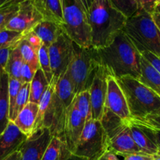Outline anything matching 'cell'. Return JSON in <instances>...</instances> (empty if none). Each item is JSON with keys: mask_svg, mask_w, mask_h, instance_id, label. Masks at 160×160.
<instances>
[{"mask_svg": "<svg viewBox=\"0 0 160 160\" xmlns=\"http://www.w3.org/2000/svg\"><path fill=\"white\" fill-rule=\"evenodd\" d=\"M97 51L100 65L115 79L125 76L140 78L141 54L123 31L108 46Z\"/></svg>", "mask_w": 160, "mask_h": 160, "instance_id": "cell-1", "label": "cell"}, {"mask_svg": "<svg viewBox=\"0 0 160 160\" xmlns=\"http://www.w3.org/2000/svg\"><path fill=\"white\" fill-rule=\"evenodd\" d=\"M91 45L96 49L108 46L123 30L127 21L110 0H93L87 12Z\"/></svg>", "mask_w": 160, "mask_h": 160, "instance_id": "cell-2", "label": "cell"}, {"mask_svg": "<svg viewBox=\"0 0 160 160\" xmlns=\"http://www.w3.org/2000/svg\"><path fill=\"white\" fill-rule=\"evenodd\" d=\"M140 53L150 52L160 58V31L152 14L140 9L127 18L123 30Z\"/></svg>", "mask_w": 160, "mask_h": 160, "instance_id": "cell-3", "label": "cell"}, {"mask_svg": "<svg viewBox=\"0 0 160 160\" xmlns=\"http://www.w3.org/2000/svg\"><path fill=\"white\" fill-rule=\"evenodd\" d=\"M122 90L132 119H143L160 108V96L138 79L125 76L116 79Z\"/></svg>", "mask_w": 160, "mask_h": 160, "instance_id": "cell-4", "label": "cell"}, {"mask_svg": "<svg viewBox=\"0 0 160 160\" xmlns=\"http://www.w3.org/2000/svg\"><path fill=\"white\" fill-rule=\"evenodd\" d=\"M100 66L98 51L93 47L83 48L74 42V53L67 68L75 95L88 91Z\"/></svg>", "mask_w": 160, "mask_h": 160, "instance_id": "cell-5", "label": "cell"}, {"mask_svg": "<svg viewBox=\"0 0 160 160\" xmlns=\"http://www.w3.org/2000/svg\"><path fill=\"white\" fill-rule=\"evenodd\" d=\"M63 31L78 46L91 47V34L87 12L80 0H61Z\"/></svg>", "mask_w": 160, "mask_h": 160, "instance_id": "cell-6", "label": "cell"}, {"mask_svg": "<svg viewBox=\"0 0 160 160\" xmlns=\"http://www.w3.org/2000/svg\"><path fill=\"white\" fill-rule=\"evenodd\" d=\"M108 140L100 121L91 119L85 123L72 155L86 160H97L108 150Z\"/></svg>", "mask_w": 160, "mask_h": 160, "instance_id": "cell-7", "label": "cell"}, {"mask_svg": "<svg viewBox=\"0 0 160 160\" xmlns=\"http://www.w3.org/2000/svg\"><path fill=\"white\" fill-rule=\"evenodd\" d=\"M75 96L74 85L67 71L56 84L52 104V123L50 128L53 136L63 139L66 113Z\"/></svg>", "mask_w": 160, "mask_h": 160, "instance_id": "cell-8", "label": "cell"}, {"mask_svg": "<svg viewBox=\"0 0 160 160\" xmlns=\"http://www.w3.org/2000/svg\"><path fill=\"white\" fill-rule=\"evenodd\" d=\"M53 81L58 80L67 72L74 53V42L63 31L58 38L49 47Z\"/></svg>", "mask_w": 160, "mask_h": 160, "instance_id": "cell-9", "label": "cell"}, {"mask_svg": "<svg viewBox=\"0 0 160 160\" xmlns=\"http://www.w3.org/2000/svg\"><path fill=\"white\" fill-rule=\"evenodd\" d=\"M43 20V17L36 9L32 0H23L19 2L18 10L9 20L6 29L24 34Z\"/></svg>", "mask_w": 160, "mask_h": 160, "instance_id": "cell-10", "label": "cell"}, {"mask_svg": "<svg viewBox=\"0 0 160 160\" xmlns=\"http://www.w3.org/2000/svg\"><path fill=\"white\" fill-rule=\"evenodd\" d=\"M52 137L49 128H42L34 131L19 148L21 160H42Z\"/></svg>", "mask_w": 160, "mask_h": 160, "instance_id": "cell-11", "label": "cell"}, {"mask_svg": "<svg viewBox=\"0 0 160 160\" xmlns=\"http://www.w3.org/2000/svg\"><path fill=\"white\" fill-rule=\"evenodd\" d=\"M109 75L108 70L100 65L96 73L92 84L89 89L90 95L92 119L95 120H101L104 109L107 96V78Z\"/></svg>", "mask_w": 160, "mask_h": 160, "instance_id": "cell-12", "label": "cell"}, {"mask_svg": "<svg viewBox=\"0 0 160 160\" xmlns=\"http://www.w3.org/2000/svg\"><path fill=\"white\" fill-rule=\"evenodd\" d=\"M107 96L104 107L117 115L123 121L129 123L131 120L126 100L120 86L115 78L111 75L107 78Z\"/></svg>", "mask_w": 160, "mask_h": 160, "instance_id": "cell-13", "label": "cell"}, {"mask_svg": "<svg viewBox=\"0 0 160 160\" xmlns=\"http://www.w3.org/2000/svg\"><path fill=\"white\" fill-rule=\"evenodd\" d=\"M86 120L76 109L73 100L67 110L63 134V139L66 142L72 153H73L78 144Z\"/></svg>", "mask_w": 160, "mask_h": 160, "instance_id": "cell-14", "label": "cell"}, {"mask_svg": "<svg viewBox=\"0 0 160 160\" xmlns=\"http://www.w3.org/2000/svg\"><path fill=\"white\" fill-rule=\"evenodd\" d=\"M108 150L122 157L133 153L141 152V150L133 140L129 123L108 140Z\"/></svg>", "mask_w": 160, "mask_h": 160, "instance_id": "cell-15", "label": "cell"}, {"mask_svg": "<svg viewBox=\"0 0 160 160\" xmlns=\"http://www.w3.org/2000/svg\"><path fill=\"white\" fill-rule=\"evenodd\" d=\"M26 138L27 136L17 128L13 122L9 121L6 129L0 135V160H4L18 151Z\"/></svg>", "mask_w": 160, "mask_h": 160, "instance_id": "cell-16", "label": "cell"}, {"mask_svg": "<svg viewBox=\"0 0 160 160\" xmlns=\"http://www.w3.org/2000/svg\"><path fill=\"white\" fill-rule=\"evenodd\" d=\"M38 112L39 105L29 102L13 121L17 128L27 137H29L35 131Z\"/></svg>", "mask_w": 160, "mask_h": 160, "instance_id": "cell-17", "label": "cell"}, {"mask_svg": "<svg viewBox=\"0 0 160 160\" xmlns=\"http://www.w3.org/2000/svg\"><path fill=\"white\" fill-rule=\"evenodd\" d=\"M56 82L52 81L48 88L42 95L39 103V112H38L36 129L46 128L50 129L52 123V104L54 95Z\"/></svg>", "mask_w": 160, "mask_h": 160, "instance_id": "cell-18", "label": "cell"}, {"mask_svg": "<svg viewBox=\"0 0 160 160\" xmlns=\"http://www.w3.org/2000/svg\"><path fill=\"white\" fill-rule=\"evenodd\" d=\"M35 6L42 14L43 19L63 25L61 0H32Z\"/></svg>", "mask_w": 160, "mask_h": 160, "instance_id": "cell-19", "label": "cell"}, {"mask_svg": "<svg viewBox=\"0 0 160 160\" xmlns=\"http://www.w3.org/2000/svg\"><path fill=\"white\" fill-rule=\"evenodd\" d=\"M31 31L35 33L38 37L41 39L42 45H45L48 48L63 32L61 25L45 20L39 22Z\"/></svg>", "mask_w": 160, "mask_h": 160, "instance_id": "cell-20", "label": "cell"}, {"mask_svg": "<svg viewBox=\"0 0 160 160\" xmlns=\"http://www.w3.org/2000/svg\"><path fill=\"white\" fill-rule=\"evenodd\" d=\"M9 76L6 72L0 76V135L9 123V105L8 96Z\"/></svg>", "mask_w": 160, "mask_h": 160, "instance_id": "cell-21", "label": "cell"}, {"mask_svg": "<svg viewBox=\"0 0 160 160\" xmlns=\"http://www.w3.org/2000/svg\"><path fill=\"white\" fill-rule=\"evenodd\" d=\"M72 156L64 139L53 136L42 160H67Z\"/></svg>", "mask_w": 160, "mask_h": 160, "instance_id": "cell-22", "label": "cell"}, {"mask_svg": "<svg viewBox=\"0 0 160 160\" xmlns=\"http://www.w3.org/2000/svg\"><path fill=\"white\" fill-rule=\"evenodd\" d=\"M138 81L160 96V74L141 56V76Z\"/></svg>", "mask_w": 160, "mask_h": 160, "instance_id": "cell-23", "label": "cell"}, {"mask_svg": "<svg viewBox=\"0 0 160 160\" xmlns=\"http://www.w3.org/2000/svg\"><path fill=\"white\" fill-rule=\"evenodd\" d=\"M132 136L135 143L140 148L141 152L149 155L158 154V149L154 142L148 138L146 133L137 125L132 123L131 120L129 123Z\"/></svg>", "mask_w": 160, "mask_h": 160, "instance_id": "cell-24", "label": "cell"}, {"mask_svg": "<svg viewBox=\"0 0 160 160\" xmlns=\"http://www.w3.org/2000/svg\"><path fill=\"white\" fill-rule=\"evenodd\" d=\"M50 83L40 68L35 72L34 78L30 83L29 102L39 105L42 95L48 88Z\"/></svg>", "mask_w": 160, "mask_h": 160, "instance_id": "cell-25", "label": "cell"}, {"mask_svg": "<svg viewBox=\"0 0 160 160\" xmlns=\"http://www.w3.org/2000/svg\"><path fill=\"white\" fill-rule=\"evenodd\" d=\"M102 127L104 129L108 139L111 138L115 134H117L122 128L129 123L123 121L117 115L104 107L101 120H100Z\"/></svg>", "mask_w": 160, "mask_h": 160, "instance_id": "cell-26", "label": "cell"}, {"mask_svg": "<svg viewBox=\"0 0 160 160\" xmlns=\"http://www.w3.org/2000/svg\"><path fill=\"white\" fill-rule=\"evenodd\" d=\"M24 61L20 53L19 44L10 48L7 62L5 67V72L8 74L9 78L20 79V72Z\"/></svg>", "mask_w": 160, "mask_h": 160, "instance_id": "cell-27", "label": "cell"}, {"mask_svg": "<svg viewBox=\"0 0 160 160\" xmlns=\"http://www.w3.org/2000/svg\"><path fill=\"white\" fill-rule=\"evenodd\" d=\"M74 102L76 109H78L82 117L85 119L86 122L92 119V109L89 90L84 91L75 95Z\"/></svg>", "mask_w": 160, "mask_h": 160, "instance_id": "cell-28", "label": "cell"}, {"mask_svg": "<svg viewBox=\"0 0 160 160\" xmlns=\"http://www.w3.org/2000/svg\"><path fill=\"white\" fill-rule=\"evenodd\" d=\"M19 47L24 62L28 63L35 71H37L39 69V52L35 50L24 38L19 43Z\"/></svg>", "mask_w": 160, "mask_h": 160, "instance_id": "cell-29", "label": "cell"}, {"mask_svg": "<svg viewBox=\"0 0 160 160\" xmlns=\"http://www.w3.org/2000/svg\"><path fill=\"white\" fill-rule=\"evenodd\" d=\"M24 34L17 31L4 29L0 31V50L12 48L20 43L23 39Z\"/></svg>", "mask_w": 160, "mask_h": 160, "instance_id": "cell-30", "label": "cell"}, {"mask_svg": "<svg viewBox=\"0 0 160 160\" xmlns=\"http://www.w3.org/2000/svg\"><path fill=\"white\" fill-rule=\"evenodd\" d=\"M113 6L120 11L125 17H132L136 13L140 7V0H110Z\"/></svg>", "mask_w": 160, "mask_h": 160, "instance_id": "cell-31", "label": "cell"}, {"mask_svg": "<svg viewBox=\"0 0 160 160\" xmlns=\"http://www.w3.org/2000/svg\"><path fill=\"white\" fill-rule=\"evenodd\" d=\"M39 68L42 70L47 81L50 84L53 81V73H52L51 66H50L49 48L44 45H42L39 50Z\"/></svg>", "mask_w": 160, "mask_h": 160, "instance_id": "cell-32", "label": "cell"}, {"mask_svg": "<svg viewBox=\"0 0 160 160\" xmlns=\"http://www.w3.org/2000/svg\"><path fill=\"white\" fill-rule=\"evenodd\" d=\"M30 97V84L25 83L22 84L20 91H19L18 95H17V101H16L15 107H14L13 114L12 119L10 121H13L16 119L19 112L25 107L27 104L29 102Z\"/></svg>", "mask_w": 160, "mask_h": 160, "instance_id": "cell-33", "label": "cell"}, {"mask_svg": "<svg viewBox=\"0 0 160 160\" xmlns=\"http://www.w3.org/2000/svg\"><path fill=\"white\" fill-rule=\"evenodd\" d=\"M22 82L20 80L16 78H9V85H8V96H9V120H11L13 114L14 107H15L16 101L19 91L22 86Z\"/></svg>", "mask_w": 160, "mask_h": 160, "instance_id": "cell-34", "label": "cell"}, {"mask_svg": "<svg viewBox=\"0 0 160 160\" xmlns=\"http://www.w3.org/2000/svg\"><path fill=\"white\" fill-rule=\"evenodd\" d=\"M131 121L136 124L142 125V126L160 131V108L151 112L144 118L140 119V120L131 119Z\"/></svg>", "mask_w": 160, "mask_h": 160, "instance_id": "cell-35", "label": "cell"}, {"mask_svg": "<svg viewBox=\"0 0 160 160\" xmlns=\"http://www.w3.org/2000/svg\"><path fill=\"white\" fill-rule=\"evenodd\" d=\"M19 8V3H10L0 8V31L6 29L9 20L15 16Z\"/></svg>", "mask_w": 160, "mask_h": 160, "instance_id": "cell-36", "label": "cell"}, {"mask_svg": "<svg viewBox=\"0 0 160 160\" xmlns=\"http://www.w3.org/2000/svg\"><path fill=\"white\" fill-rule=\"evenodd\" d=\"M132 123H133V122H132ZM134 124L139 126L140 128H141V129H142L143 131L146 133V134L148 136L149 138H150L151 140L154 142V144H155V145L157 146V148H158V154H160V131H156V130L152 129V128H147V127L142 126V125L136 124V123H134Z\"/></svg>", "mask_w": 160, "mask_h": 160, "instance_id": "cell-37", "label": "cell"}, {"mask_svg": "<svg viewBox=\"0 0 160 160\" xmlns=\"http://www.w3.org/2000/svg\"><path fill=\"white\" fill-rule=\"evenodd\" d=\"M36 71H35L28 63L24 62L22 67L21 72H20V81L22 84L25 83H31V80L34 78V75Z\"/></svg>", "mask_w": 160, "mask_h": 160, "instance_id": "cell-38", "label": "cell"}, {"mask_svg": "<svg viewBox=\"0 0 160 160\" xmlns=\"http://www.w3.org/2000/svg\"><path fill=\"white\" fill-rule=\"evenodd\" d=\"M24 38L31 45V46L35 50L39 52V48L42 46V43L41 39L38 37V35L35 33L33 32L32 31H29V32L24 34Z\"/></svg>", "mask_w": 160, "mask_h": 160, "instance_id": "cell-39", "label": "cell"}, {"mask_svg": "<svg viewBox=\"0 0 160 160\" xmlns=\"http://www.w3.org/2000/svg\"><path fill=\"white\" fill-rule=\"evenodd\" d=\"M141 54L160 74V58L156 55L147 51L143 52Z\"/></svg>", "mask_w": 160, "mask_h": 160, "instance_id": "cell-40", "label": "cell"}, {"mask_svg": "<svg viewBox=\"0 0 160 160\" xmlns=\"http://www.w3.org/2000/svg\"><path fill=\"white\" fill-rule=\"evenodd\" d=\"M157 5L156 0H140V7L148 13L152 14L155 12Z\"/></svg>", "mask_w": 160, "mask_h": 160, "instance_id": "cell-41", "label": "cell"}, {"mask_svg": "<svg viewBox=\"0 0 160 160\" xmlns=\"http://www.w3.org/2000/svg\"><path fill=\"white\" fill-rule=\"evenodd\" d=\"M154 156L149 154H146V153L142 152H136L133 153V154L128 155V156H123V159L122 160H153Z\"/></svg>", "mask_w": 160, "mask_h": 160, "instance_id": "cell-42", "label": "cell"}, {"mask_svg": "<svg viewBox=\"0 0 160 160\" xmlns=\"http://www.w3.org/2000/svg\"><path fill=\"white\" fill-rule=\"evenodd\" d=\"M9 51H10V48L0 50V76L5 72V67H6L8 57H9Z\"/></svg>", "mask_w": 160, "mask_h": 160, "instance_id": "cell-43", "label": "cell"}, {"mask_svg": "<svg viewBox=\"0 0 160 160\" xmlns=\"http://www.w3.org/2000/svg\"><path fill=\"white\" fill-rule=\"evenodd\" d=\"M97 160H120L118 158V155L114 153L110 150H107L105 152H104L100 157Z\"/></svg>", "mask_w": 160, "mask_h": 160, "instance_id": "cell-44", "label": "cell"}, {"mask_svg": "<svg viewBox=\"0 0 160 160\" xmlns=\"http://www.w3.org/2000/svg\"><path fill=\"white\" fill-rule=\"evenodd\" d=\"M4 160H21V153L20 151H16Z\"/></svg>", "mask_w": 160, "mask_h": 160, "instance_id": "cell-45", "label": "cell"}, {"mask_svg": "<svg viewBox=\"0 0 160 160\" xmlns=\"http://www.w3.org/2000/svg\"><path fill=\"white\" fill-rule=\"evenodd\" d=\"M152 17L154 22H155V25H156L157 28H158V30L160 31V14L156 13V12H153V13L152 14Z\"/></svg>", "mask_w": 160, "mask_h": 160, "instance_id": "cell-46", "label": "cell"}, {"mask_svg": "<svg viewBox=\"0 0 160 160\" xmlns=\"http://www.w3.org/2000/svg\"><path fill=\"white\" fill-rule=\"evenodd\" d=\"M80 1H81V2L83 3V5L84 6L86 12H88V9H89V6H91V4H92L93 0H80Z\"/></svg>", "mask_w": 160, "mask_h": 160, "instance_id": "cell-47", "label": "cell"}, {"mask_svg": "<svg viewBox=\"0 0 160 160\" xmlns=\"http://www.w3.org/2000/svg\"><path fill=\"white\" fill-rule=\"evenodd\" d=\"M9 2V0H0V8L4 6L5 5L7 4L8 2Z\"/></svg>", "mask_w": 160, "mask_h": 160, "instance_id": "cell-48", "label": "cell"}, {"mask_svg": "<svg viewBox=\"0 0 160 160\" xmlns=\"http://www.w3.org/2000/svg\"><path fill=\"white\" fill-rule=\"evenodd\" d=\"M156 12V13L160 14V2L158 3L155 6V12Z\"/></svg>", "mask_w": 160, "mask_h": 160, "instance_id": "cell-49", "label": "cell"}, {"mask_svg": "<svg viewBox=\"0 0 160 160\" xmlns=\"http://www.w3.org/2000/svg\"><path fill=\"white\" fill-rule=\"evenodd\" d=\"M67 160H86L85 159H83V158H79V157H77V156H72V157L69 158Z\"/></svg>", "mask_w": 160, "mask_h": 160, "instance_id": "cell-50", "label": "cell"}, {"mask_svg": "<svg viewBox=\"0 0 160 160\" xmlns=\"http://www.w3.org/2000/svg\"><path fill=\"white\" fill-rule=\"evenodd\" d=\"M21 1H23V0H9V2L6 5L10 4V3H19ZM6 5H5V6H6Z\"/></svg>", "mask_w": 160, "mask_h": 160, "instance_id": "cell-51", "label": "cell"}, {"mask_svg": "<svg viewBox=\"0 0 160 160\" xmlns=\"http://www.w3.org/2000/svg\"><path fill=\"white\" fill-rule=\"evenodd\" d=\"M153 160H160V154L154 155V159Z\"/></svg>", "mask_w": 160, "mask_h": 160, "instance_id": "cell-52", "label": "cell"}, {"mask_svg": "<svg viewBox=\"0 0 160 160\" xmlns=\"http://www.w3.org/2000/svg\"><path fill=\"white\" fill-rule=\"evenodd\" d=\"M157 1V4H158V3H159L160 2V0H156Z\"/></svg>", "mask_w": 160, "mask_h": 160, "instance_id": "cell-53", "label": "cell"}]
</instances>
